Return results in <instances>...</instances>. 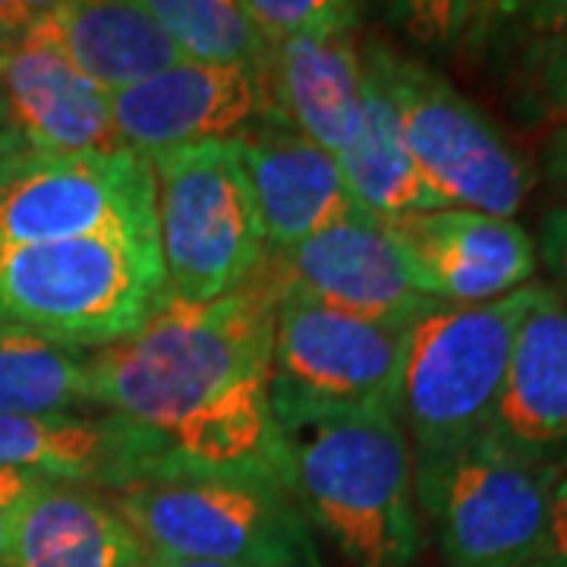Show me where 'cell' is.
<instances>
[{"mask_svg":"<svg viewBox=\"0 0 567 567\" xmlns=\"http://www.w3.org/2000/svg\"><path fill=\"white\" fill-rule=\"evenodd\" d=\"M111 117L123 148L152 158L186 145L237 140L262 121V92L249 70L181 61L111 95Z\"/></svg>","mask_w":567,"mask_h":567,"instance_id":"13","label":"cell"},{"mask_svg":"<svg viewBox=\"0 0 567 567\" xmlns=\"http://www.w3.org/2000/svg\"><path fill=\"white\" fill-rule=\"evenodd\" d=\"M164 447L121 416H10L0 413V470L48 483L114 488L171 470Z\"/></svg>","mask_w":567,"mask_h":567,"instance_id":"15","label":"cell"},{"mask_svg":"<svg viewBox=\"0 0 567 567\" xmlns=\"http://www.w3.org/2000/svg\"><path fill=\"white\" fill-rule=\"evenodd\" d=\"M488 435L524 454H567V300L548 284L517 328Z\"/></svg>","mask_w":567,"mask_h":567,"instance_id":"18","label":"cell"},{"mask_svg":"<svg viewBox=\"0 0 567 567\" xmlns=\"http://www.w3.org/2000/svg\"><path fill=\"white\" fill-rule=\"evenodd\" d=\"M39 0H0V44L20 39L39 17Z\"/></svg>","mask_w":567,"mask_h":567,"instance_id":"30","label":"cell"},{"mask_svg":"<svg viewBox=\"0 0 567 567\" xmlns=\"http://www.w3.org/2000/svg\"><path fill=\"white\" fill-rule=\"evenodd\" d=\"M0 123L32 152L123 148L111 99L32 25L0 44Z\"/></svg>","mask_w":567,"mask_h":567,"instance_id":"14","label":"cell"},{"mask_svg":"<svg viewBox=\"0 0 567 567\" xmlns=\"http://www.w3.org/2000/svg\"><path fill=\"white\" fill-rule=\"evenodd\" d=\"M104 498L152 555L224 567H322L300 507L265 473L171 466Z\"/></svg>","mask_w":567,"mask_h":567,"instance_id":"4","label":"cell"},{"mask_svg":"<svg viewBox=\"0 0 567 567\" xmlns=\"http://www.w3.org/2000/svg\"><path fill=\"white\" fill-rule=\"evenodd\" d=\"M167 303L158 240L0 246V324L102 350Z\"/></svg>","mask_w":567,"mask_h":567,"instance_id":"5","label":"cell"},{"mask_svg":"<svg viewBox=\"0 0 567 567\" xmlns=\"http://www.w3.org/2000/svg\"><path fill=\"white\" fill-rule=\"evenodd\" d=\"M234 145L252 186L268 252L303 244L363 212L347 189L338 158L297 130L256 121Z\"/></svg>","mask_w":567,"mask_h":567,"instance_id":"16","label":"cell"},{"mask_svg":"<svg viewBox=\"0 0 567 567\" xmlns=\"http://www.w3.org/2000/svg\"><path fill=\"white\" fill-rule=\"evenodd\" d=\"M275 300L246 284L212 303H167L92 350L95 406L148 432L174 466L281 480L271 413Z\"/></svg>","mask_w":567,"mask_h":567,"instance_id":"1","label":"cell"},{"mask_svg":"<svg viewBox=\"0 0 567 567\" xmlns=\"http://www.w3.org/2000/svg\"><path fill=\"white\" fill-rule=\"evenodd\" d=\"M529 567H567V476L555 492V505L548 514V529L539 555Z\"/></svg>","mask_w":567,"mask_h":567,"instance_id":"29","label":"cell"},{"mask_svg":"<svg viewBox=\"0 0 567 567\" xmlns=\"http://www.w3.org/2000/svg\"><path fill=\"white\" fill-rule=\"evenodd\" d=\"M249 284L265 290L275 303L306 300L385 322L413 319L432 303L413 290L404 256L385 221L365 212L331 224L290 249L265 252Z\"/></svg>","mask_w":567,"mask_h":567,"instance_id":"11","label":"cell"},{"mask_svg":"<svg viewBox=\"0 0 567 567\" xmlns=\"http://www.w3.org/2000/svg\"><path fill=\"white\" fill-rule=\"evenodd\" d=\"M25 152H29V145L7 123H0V186L10 177V171L17 167V162H20Z\"/></svg>","mask_w":567,"mask_h":567,"instance_id":"32","label":"cell"},{"mask_svg":"<svg viewBox=\"0 0 567 567\" xmlns=\"http://www.w3.org/2000/svg\"><path fill=\"white\" fill-rule=\"evenodd\" d=\"M360 54L385 92L410 158L442 203L498 218H514L527 205L539 171L492 114L435 66L388 41H360Z\"/></svg>","mask_w":567,"mask_h":567,"instance_id":"6","label":"cell"},{"mask_svg":"<svg viewBox=\"0 0 567 567\" xmlns=\"http://www.w3.org/2000/svg\"><path fill=\"white\" fill-rule=\"evenodd\" d=\"M543 174L567 199V126L548 133L546 152H543Z\"/></svg>","mask_w":567,"mask_h":567,"instance_id":"31","label":"cell"},{"mask_svg":"<svg viewBox=\"0 0 567 567\" xmlns=\"http://www.w3.org/2000/svg\"><path fill=\"white\" fill-rule=\"evenodd\" d=\"M240 7L268 44L353 35L363 17L350 0H240Z\"/></svg>","mask_w":567,"mask_h":567,"instance_id":"26","label":"cell"},{"mask_svg":"<svg viewBox=\"0 0 567 567\" xmlns=\"http://www.w3.org/2000/svg\"><path fill=\"white\" fill-rule=\"evenodd\" d=\"M543 287L480 306L425 303L406 324L394 413L413 454L420 511L451 461L488 432L517 328Z\"/></svg>","mask_w":567,"mask_h":567,"instance_id":"3","label":"cell"},{"mask_svg":"<svg viewBox=\"0 0 567 567\" xmlns=\"http://www.w3.org/2000/svg\"><path fill=\"white\" fill-rule=\"evenodd\" d=\"M281 476L312 533L350 567H416L423 511L394 406L278 410Z\"/></svg>","mask_w":567,"mask_h":567,"instance_id":"2","label":"cell"},{"mask_svg":"<svg viewBox=\"0 0 567 567\" xmlns=\"http://www.w3.org/2000/svg\"><path fill=\"white\" fill-rule=\"evenodd\" d=\"M527 3H394L388 17L420 44L457 58L505 61L520 35Z\"/></svg>","mask_w":567,"mask_h":567,"instance_id":"25","label":"cell"},{"mask_svg":"<svg viewBox=\"0 0 567 567\" xmlns=\"http://www.w3.org/2000/svg\"><path fill=\"white\" fill-rule=\"evenodd\" d=\"M413 290L432 303L480 306L533 284L536 240L514 218L432 208L385 221Z\"/></svg>","mask_w":567,"mask_h":567,"instance_id":"12","label":"cell"},{"mask_svg":"<svg viewBox=\"0 0 567 567\" xmlns=\"http://www.w3.org/2000/svg\"><path fill=\"white\" fill-rule=\"evenodd\" d=\"M536 259L546 265L555 290L567 300V203L551 205L536 237Z\"/></svg>","mask_w":567,"mask_h":567,"instance_id":"28","label":"cell"},{"mask_svg":"<svg viewBox=\"0 0 567 567\" xmlns=\"http://www.w3.org/2000/svg\"><path fill=\"white\" fill-rule=\"evenodd\" d=\"M338 164L350 196L365 215L379 221H394L432 208H451L435 196V189L423 181L420 167L410 158L394 111L369 70H365L363 133L347 152L338 155Z\"/></svg>","mask_w":567,"mask_h":567,"instance_id":"21","label":"cell"},{"mask_svg":"<svg viewBox=\"0 0 567 567\" xmlns=\"http://www.w3.org/2000/svg\"><path fill=\"white\" fill-rule=\"evenodd\" d=\"M567 454H524L476 439L423 505L447 567H529L546 539Z\"/></svg>","mask_w":567,"mask_h":567,"instance_id":"8","label":"cell"},{"mask_svg":"<svg viewBox=\"0 0 567 567\" xmlns=\"http://www.w3.org/2000/svg\"><path fill=\"white\" fill-rule=\"evenodd\" d=\"M256 82L262 92V121L297 130L334 158L360 140L365 70L357 35L268 44Z\"/></svg>","mask_w":567,"mask_h":567,"instance_id":"17","label":"cell"},{"mask_svg":"<svg viewBox=\"0 0 567 567\" xmlns=\"http://www.w3.org/2000/svg\"><path fill=\"white\" fill-rule=\"evenodd\" d=\"M183 61L237 66L256 73L268 41L244 13L240 0H145Z\"/></svg>","mask_w":567,"mask_h":567,"instance_id":"24","label":"cell"},{"mask_svg":"<svg viewBox=\"0 0 567 567\" xmlns=\"http://www.w3.org/2000/svg\"><path fill=\"white\" fill-rule=\"evenodd\" d=\"M145 546L104 492L41 483L17 527L13 567H140Z\"/></svg>","mask_w":567,"mask_h":567,"instance_id":"20","label":"cell"},{"mask_svg":"<svg viewBox=\"0 0 567 567\" xmlns=\"http://www.w3.org/2000/svg\"><path fill=\"white\" fill-rule=\"evenodd\" d=\"M95 406L92 350L0 324V413L73 416Z\"/></svg>","mask_w":567,"mask_h":567,"instance_id":"22","label":"cell"},{"mask_svg":"<svg viewBox=\"0 0 567 567\" xmlns=\"http://www.w3.org/2000/svg\"><path fill=\"white\" fill-rule=\"evenodd\" d=\"M511 107L529 130L567 126V0L527 3L520 39L505 58Z\"/></svg>","mask_w":567,"mask_h":567,"instance_id":"23","label":"cell"},{"mask_svg":"<svg viewBox=\"0 0 567 567\" xmlns=\"http://www.w3.org/2000/svg\"><path fill=\"white\" fill-rule=\"evenodd\" d=\"M32 29L107 99L183 61L145 0H48Z\"/></svg>","mask_w":567,"mask_h":567,"instance_id":"19","label":"cell"},{"mask_svg":"<svg viewBox=\"0 0 567 567\" xmlns=\"http://www.w3.org/2000/svg\"><path fill=\"white\" fill-rule=\"evenodd\" d=\"M158 240L155 181L130 148L25 152L0 186V246Z\"/></svg>","mask_w":567,"mask_h":567,"instance_id":"9","label":"cell"},{"mask_svg":"<svg viewBox=\"0 0 567 567\" xmlns=\"http://www.w3.org/2000/svg\"><path fill=\"white\" fill-rule=\"evenodd\" d=\"M167 300L212 303L237 293L262 265L265 234L234 140L145 158Z\"/></svg>","mask_w":567,"mask_h":567,"instance_id":"7","label":"cell"},{"mask_svg":"<svg viewBox=\"0 0 567 567\" xmlns=\"http://www.w3.org/2000/svg\"><path fill=\"white\" fill-rule=\"evenodd\" d=\"M41 483L48 480L17 473V470H0V567H13L20 514Z\"/></svg>","mask_w":567,"mask_h":567,"instance_id":"27","label":"cell"},{"mask_svg":"<svg viewBox=\"0 0 567 567\" xmlns=\"http://www.w3.org/2000/svg\"><path fill=\"white\" fill-rule=\"evenodd\" d=\"M140 567H224V565L193 561V558H174V555H152V551H145V558L140 561Z\"/></svg>","mask_w":567,"mask_h":567,"instance_id":"33","label":"cell"},{"mask_svg":"<svg viewBox=\"0 0 567 567\" xmlns=\"http://www.w3.org/2000/svg\"><path fill=\"white\" fill-rule=\"evenodd\" d=\"M413 319H363L281 300L271 338V413L394 406V382Z\"/></svg>","mask_w":567,"mask_h":567,"instance_id":"10","label":"cell"}]
</instances>
